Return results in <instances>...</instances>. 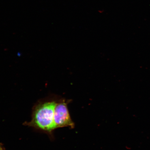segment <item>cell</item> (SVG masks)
Segmentation results:
<instances>
[{
	"mask_svg": "<svg viewBox=\"0 0 150 150\" xmlns=\"http://www.w3.org/2000/svg\"><path fill=\"white\" fill-rule=\"evenodd\" d=\"M56 103L55 101L47 98L39 101L33 108L31 121L25 122L24 125L51 134L56 129L54 115Z\"/></svg>",
	"mask_w": 150,
	"mask_h": 150,
	"instance_id": "cell-1",
	"label": "cell"
},
{
	"mask_svg": "<svg viewBox=\"0 0 150 150\" xmlns=\"http://www.w3.org/2000/svg\"><path fill=\"white\" fill-rule=\"evenodd\" d=\"M54 121L56 129L66 127L74 128V124L71 119L67 103L64 100L56 102L54 110Z\"/></svg>",
	"mask_w": 150,
	"mask_h": 150,
	"instance_id": "cell-2",
	"label": "cell"
},
{
	"mask_svg": "<svg viewBox=\"0 0 150 150\" xmlns=\"http://www.w3.org/2000/svg\"><path fill=\"white\" fill-rule=\"evenodd\" d=\"M0 150H6L3 144L0 143Z\"/></svg>",
	"mask_w": 150,
	"mask_h": 150,
	"instance_id": "cell-3",
	"label": "cell"
}]
</instances>
